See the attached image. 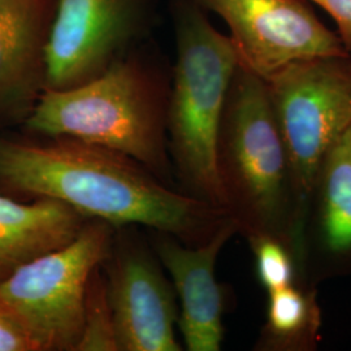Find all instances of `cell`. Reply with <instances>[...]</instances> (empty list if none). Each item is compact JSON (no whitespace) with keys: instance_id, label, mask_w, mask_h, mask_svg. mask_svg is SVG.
I'll return each mask as SVG.
<instances>
[{"instance_id":"6da1fadb","label":"cell","mask_w":351,"mask_h":351,"mask_svg":"<svg viewBox=\"0 0 351 351\" xmlns=\"http://www.w3.org/2000/svg\"><path fill=\"white\" fill-rule=\"evenodd\" d=\"M37 145L0 139V186L51 198L112 226L138 224L195 245L207 241L226 211L164 185L121 152L68 137Z\"/></svg>"},{"instance_id":"7a4b0ae2","label":"cell","mask_w":351,"mask_h":351,"mask_svg":"<svg viewBox=\"0 0 351 351\" xmlns=\"http://www.w3.org/2000/svg\"><path fill=\"white\" fill-rule=\"evenodd\" d=\"M226 211L247 237L285 243L306 268L307 216L295 195L288 154L267 82L239 64L226 97L217 141Z\"/></svg>"},{"instance_id":"3957f363","label":"cell","mask_w":351,"mask_h":351,"mask_svg":"<svg viewBox=\"0 0 351 351\" xmlns=\"http://www.w3.org/2000/svg\"><path fill=\"white\" fill-rule=\"evenodd\" d=\"M169 86L139 58L124 55L99 77L66 90L46 88L24 126L121 152L154 175L168 172Z\"/></svg>"},{"instance_id":"277c9868","label":"cell","mask_w":351,"mask_h":351,"mask_svg":"<svg viewBox=\"0 0 351 351\" xmlns=\"http://www.w3.org/2000/svg\"><path fill=\"white\" fill-rule=\"evenodd\" d=\"M176 47L167 114L168 149L189 195L226 211L217 141L239 55L229 36L213 27L194 0L177 4Z\"/></svg>"},{"instance_id":"5b68a950","label":"cell","mask_w":351,"mask_h":351,"mask_svg":"<svg viewBox=\"0 0 351 351\" xmlns=\"http://www.w3.org/2000/svg\"><path fill=\"white\" fill-rule=\"evenodd\" d=\"M112 226L88 221L73 241L21 264L0 278V304L37 351H75L84 326L91 275L112 247Z\"/></svg>"},{"instance_id":"8992f818","label":"cell","mask_w":351,"mask_h":351,"mask_svg":"<svg viewBox=\"0 0 351 351\" xmlns=\"http://www.w3.org/2000/svg\"><path fill=\"white\" fill-rule=\"evenodd\" d=\"M303 211L326 152L351 128V53L298 60L265 80Z\"/></svg>"},{"instance_id":"52a82bcc","label":"cell","mask_w":351,"mask_h":351,"mask_svg":"<svg viewBox=\"0 0 351 351\" xmlns=\"http://www.w3.org/2000/svg\"><path fill=\"white\" fill-rule=\"evenodd\" d=\"M194 1L226 21L239 65L263 80L298 60L348 52L304 0Z\"/></svg>"},{"instance_id":"ba28073f","label":"cell","mask_w":351,"mask_h":351,"mask_svg":"<svg viewBox=\"0 0 351 351\" xmlns=\"http://www.w3.org/2000/svg\"><path fill=\"white\" fill-rule=\"evenodd\" d=\"M149 0H56L46 88L66 90L104 73L138 37Z\"/></svg>"},{"instance_id":"9c48e42d","label":"cell","mask_w":351,"mask_h":351,"mask_svg":"<svg viewBox=\"0 0 351 351\" xmlns=\"http://www.w3.org/2000/svg\"><path fill=\"white\" fill-rule=\"evenodd\" d=\"M119 351H180L175 290L145 252L113 261L107 280Z\"/></svg>"},{"instance_id":"30bf717a","label":"cell","mask_w":351,"mask_h":351,"mask_svg":"<svg viewBox=\"0 0 351 351\" xmlns=\"http://www.w3.org/2000/svg\"><path fill=\"white\" fill-rule=\"evenodd\" d=\"M239 229L228 216L199 245H182L171 237L156 241V254L172 278L181 313L177 326L189 351H219L224 339V293L216 280L220 251Z\"/></svg>"},{"instance_id":"8fae6325","label":"cell","mask_w":351,"mask_h":351,"mask_svg":"<svg viewBox=\"0 0 351 351\" xmlns=\"http://www.w3.org/2000/svg\"><path fill=\"white\" fill-rule=\"evenodd\" d=\"M56 0H0V125L24 124L46 90Z\"/></svg>"},{"instance_id":"7c38bea8","label":"cell","mask_w":351,"mask_h":351,"mask_svg":"<svg viewBox=\"0 0 351 351\" xmlns=\"http://www.w3.org/2000/svg\"><path fill=\"white\" fill-rule=\"evenodd\" d=\"M328 272H351V128L326 152L308 202L306 226Z\"/></svg>"},{"instance_id":"4fadbf2b","label":"cell","mask_w":351,"mask_h":351,"mask_svg":"<svg viewBox=\"0 0 351 351\" xmlns=\"http://www.w3.org/2000/svg\"><path fill=\"white\" fill-rule=\"evenodd\" d=\"M88 217L51 198L24 203L0 194V278L77 237Z\"/></svg>"},{"instance_id":"5bb4252c","label":"cell","mask_w":351,"mask_h":351,"mask_svg":"<svg viewBox=\"0 0 351 351\" xmlns=\"http://www.w3.org/2000/svg\"><path fill=\"white\" fill-rule=\"evenodd\" d=\"M322 310L314 289L298 282L268 293L261 350L313 351L317 348Z\"/></svg>"},{"instance_id":"9a60e30c","label":"cell","mask_w":351,"mask_h":351,"mask_svg":"<svg viewBox=\"0 0 351 351\" xmlns=\"http://www.w3.org/2000/svg\"><path fill=\"white\" fill-rule=\"evenodd\" d=\"M75 351H119L107 278L101 276L99 268L88 282L84 326Z\"/></svg>"},{"instance_id":"2e32d148","label":"cell","mask_w":351,"mask_h":351,"mask_svg":"<svg viewBox=\"0 0 351 351\" xmlns=\"http://www.w3.org/2000/svg\"><path fill=\"white\" fill-rule=\"evenodd\" d=\"M255 258L258 280L268 293L297 284L300 265L281 241L268 236L247 237Z\"/></svg>"},{"instance_id":"e0dca14e","label":"cell","mask_w":351,"mask_h":351,"mask_svg":"<svg viewBox=\"0 0 351 351\" xmlns=\"http://www.w3.org/2000/svg\"><path fill=\"white\" fill-rule=\"evenodd\" d=\"M0 351H37L23 326L0 304Z\"/></svg>"},{"instance_id":"ac0fdd59","label":"cell","mask_w":351,"mask_h":351,"mask_svg":"<svg viewBox=\"0 0 351 351\" xmlns=\"http://www.w3.org/2000/svg\"><path fill=\"white\" fill-rule=\"evenodd\" d=\"M326 11L337 25L345 50L351 53V0H310Z\"/></svg>"}]
</instances>
